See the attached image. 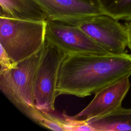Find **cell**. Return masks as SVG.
Here are the masks:
<instances>
[{"instance_id":"8fae6325","label":"cell","mask_w":131,"mask_h":131,"mask_svg":"<svg viewBox=\"0 0 131 131\" xmlns=\"http://www.w3.org/2000/svg\"><path fill=\"white\" fill-rule=\"evenodd\" d=\"M103 14L116 20L131 21V0H99Z\"/></svg>"},{"instance_id":"9c48e42d","label":"cell","mask_w":131,"mask_h":131,"mask_svg":"<svg viewBox=\"0 0 131 131\" xmlns=\"http://www.w3.org/2000/svg\"><path fill=\"white\" fill-rule=\"evenodd\" d=\"M0 15L34 21H45L48 17L35 0H0Z\"/></svg>"},{"instance_id":"5bb4252c","label":"cell","mask_w":131,"mask_h":131,"mask_svg":"<svg viewBox=\"0 0 131 131\" xmlns=\"http://www.w3.org/2000/svg\"><path fill=\"white\" fill-rule=\"evenodd\" d=\"M0 63L1 70L2 71L7 69H12L16 67V64L13 62L8 54L4 49V48L1 45L0 52Z\"/></svg>"},{"instance_id":"52a82bcc","label":"cell","mask_w":131,"mask_h":131,"mask_svg":"<svg viewBox=\"0 0 131 131\" xmlns=\"http://www.w3.org/2000/svg\"><path fill=\"white\" fill-rule=\"evenodd\" d=\"M48 20L69 25L89 17L103 14L99 0H35Z\"/></svg>"},{"instance_id":"30bf717a","label":"cell","mask_w":131,"mask_h":131,"mask_svg":"<svg viewBox=\"0 0 131 131\" xmlns=\"http://www.w3.org/2000/svg\"><path fill=\"white\" fill-rule=\"evenodd\" d=\"M95 131L131 130V108L120 106L105 116L87 121Z\"/></svg>"},{"instance_id":"6da1fadb","label":"cell","mask_w":131,"mask_h":131,"mask_svg":"<svg viewBox=\"0 0 131 131\" xmlns=\"http://www.w3.org/2000/svg\"><path fill=\"white\" fill-rule=\"evenodd\" d=\"M131 75V54L67 55L59 72L57 96L84 97Z\"/></svg>"},{"instance_id":"7c38bea8","label":"cell","mask_w":131,"mask_h":131,"mask_svg":"<svg viewBox=\"0 0 131 131\" xmlns=\"http://www.w3.org/2000/svg\"><path fill=\"white\" fill-rule=\"evenodd\" d=\"M51 113L44 111L34 106L28 117L36 123L53 130L66 131L64 118H58L51 115Z\"/></svg>"},{"instance_id":"277c9868","label":"cell","mask_w":131,"mask_h":131,"mask_svg":"<svg viewBox=\"0 0 131 131\" xmlns=\"http://www.w3.org/2000/svg\"><path fill=\"white\" fill-rule=\"evenodd\" d=\"M67 55L58 47L46 40L34 78V98L37 108L50 113L54 111L59 72Z\"/></svg>"},{"instance_id":"5b68a950","label":"cell","mask_w":131,"mask_h":131,"mask_svg":"<svg viewBox=\"0 0 131 131\" xmlns=\"http://www.w3.org/2000/svg\"><path fill=\"white\" fill-rule=\"evenodd\" d=\"M46 40L67 55H108L109 53L78 27L58 21L47 20Z\"/></svg>"},{"instance_id":"9a60e30c","label":"cell","mask_w":131,"mask_h":131,"mask_svg":"<svg viewBox=\"0 0 131 131\" xmlns=\"http://www.w3.org/2000/svg\"><path fill=\"white\" fill-rule=\"evenodd\" d=\"M124 26L127 37V47L131 51V21L126 22Z\"/></svg>"},{"instance_id":"7a4b0ae2","label":"cell","mask_w":131,"mask_h":131,"mask_svg":"<svg viewBox=\"0 0 131 131\" xmlns=\"http://www.w3.org/2000/svg\"><path fill=\"white\" fill-rule=\"evenodd\" d=\"M47 20H23L0 15V45L13 63L32 56L42 48L46 41Z\"/></svg>"},{"instance_id":"4fadbf2b","label":"cell","mask_w":131,"mask_h":131,"mask_svg":"<svg viewBox=\"0 0 131 131\" xmlns=\"http://www.w3.org/2000/svg\"><path fill=\"white\" fill-rule=\"evenodd\" d=\"M66 131H95L86 120L75 119L63 113Z\"/></svg>"},{"instance_id":"3957f363","label":"cell","mask_w":131,"mask_h":131,"mask_svg":"<svg viewBox=\"0 0 131 131\" xmlns=\"http://www.w3.org/2000/svg\"><path fill=\"white\" fill-rule=\"evenodd\" d=\"M43 47L44 45L34 55L18 62L15 68L0 71L1 91L27 117L32 108L35 106L34 78Z\"/></svg>"},{"instance_id":"8992f818","label":"cell","mask_w":131,"mask_h":131,"mask_svg":"<svg viewBox=\"0 0 131 131\" xmlns=\"http://www.w3.org/2000/svg\"><path fill=\"white\" fill-rule=\"evenodd\" d=\"M78 27L109 53H126L127 37L124 25L111 16L101 14L80 19L73 25Z\"/></svg>"},{"instance_id":"ba28073f","label":"cell","mask_w":131,"mask_h":131,"mask_svg":"<svg viewBox=\"0 0 131 131\" xmlns=\"http://www.w3.org/2000/svg\"><path fill=\"white\" fill-rule=\"evenodd\" d=\"M129 77L118 80L96 93L91 102L73 118L89 120L108 115L121 106L130 88Z\"/></svg>"}]
</instances>
